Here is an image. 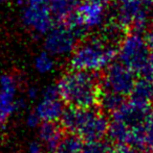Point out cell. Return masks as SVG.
<instances>
[{
  "label": "cell",
  "mask_w": 153,
  "mask_h": 153,
  "mask_svg": "<svg viewBox=\"0 0 153 153\" xmlns=\"http://www.w3.org/2000/svg\"><path fill=\"white\" fill-rule=\"evenodd\" d=\"M65 104L80 108H93L99 105L102 94V77L96 72L72 69L57 83Z\"/></svg>",
  "instance_id": "6da1fadb"
},
{
  "label": "cell",
  "mask_w": 153,
  "mask_h": 153,
  "mask_svg": "<svg viewBox=\"0 0 153 153\" xmlns=\"http://www.w3.org/2000/svg\"><path fill=\"white\" fill-rule=\"evenodd\" d=\"M60 124L64 130L79 135L84 142H91L107 135L109 120L98 109L68 106L64 109Z\"/></svg>",
  "instance_id": "7a4b0ae2"
},
{
  "label": "cell",
  "mask_w": 153,
  "mask_h": 153,
  "mask_svg": "<svg viewBox=\"0 0 153 153\" xmlns=\"http://www.w3.org/2000/svg\"><path fill=\"white\" fill-rule=\"evenodd\" d=\"M118 53V47L101 36H91L82 40L76 47L70 59L72 69L99 72L105 70Z\"/></svg>",
  "instance_id": "3957f363"
},
{
  "label": "cell",
  "mask_w": 153,
  "mask_h": 153,
  "mask_svg": "<svg viewBox=\"0 0 153 153\" xmlns=\"http://www.w3.org/2000/svg\"><path fill=\"white\" fill-rule=\"evenodd\" d=\"M150 52L151 48L146 38H143L139 32L129 31L121 41L118 55L120 62L139 77L151 78Z\"/></svg>",
  "instance_id": "277c9868"
},
{
  "label": "cell",
  "mask_w": 153,
  "mask_h": 153,
  "mask_svg": "<svg viewBox=\"0 0 153 153\" xmlns=\"http://www.w3.org/2000/svg\"><path fill=\"white\" fill-rule=\"evenodd\" d=\"M136 81V74L123 62H111L102 76V89L127 97Z\"/></svg>",
  "instance_id": "5b68a950"
},
{
  "label": "cell",
  "mask_w": 153,
  "mask_h": 153,
  "mask_svg": "<svg viewBox=\"0 0 153 153\" xmlns=\"http://www.w3.org/2000/svg\"><path fill=\"white\" fill-rule=\"evenodd\" d=\"M79 39L66 25L55 24L46 33L44 41L45 50L51 55H65L74 52Z\"/></svg>",
  "instance_id": "8992f818"
},
{
  "label": "cell",
  "mask_w": 153,
  "mask_h": 153,
  "mask_svg": "<svg viewBox=\"0 0 153 153\" xmlns=\"http://www.w3.org/2000/svg\"><path fill=\"white\" fill-rule=\"evenodd\" d=\"M22 22L36 36L46 34L56 24L49 10V5L32 4H26L23 10Z\"/></svg>",
  "instance_id": "52a82bcc"
},
{
  "label": "cell",
  "mask_w": 153,
  "mask_h": 153,
  "mask_svg": "<svg viewBox=\"0 0 153 153\" xmlns=\"http://www.w3.org/2000/svg\"><path fill=\"white\" fill-rule=\"evenodd\" d=\"M152 106L139 104L129 100L126 101L118 111L112 113V119L118 120L130 127L143 126Z\"/></svg>",
  "instance_id": "ba28073f"
},
{
  "label": "cell",
  "mask_w": 153,
  "mask_h": 153,
  "mask_svg": "<svg viewBox=\"0 0 153 153\" xmlns=\"http://www.w3.org/2000/svg\"><path fill=\"white\" fill-rule=\"evenodd\" d=\"M109 2L110 0H81L77 14L84 26L88 29L99 26L104 20L105 8Z\"/></svg>",
  "instance_id": "9c48e42d"
},
{
  "label": "cell",
  "mask_w": 153,
  "mask_h": 153,
  "mask_svg": "<svg viewBox=\"0 0 153 153\" xmlns=\"http://www.w3.org/2000/svg\"><path fill=\"white\" fill-rule=\"evenodd\" d=\"M64 128L58 121H42L39 125V137L48 153H54L64 137Z\"/></svg>",
  "instance_id": "30bf717a"
},
{
  "label": "cell",
  "mask_w": 153,
  "mask_h": 153,
  "mask_svg": "<svg viewBox=\"0 0 153 153\" xmlns=\"http://www.w3.org/2000/svg\"><path fill=\"white\" fill-rule=\"evenodd\" d=\"M64 101L61 97L48 98L43 97L42 101L37 105L35 111L37 113L41 121H60L63 111L65 109Z\"/></svg>",
  "instance_id": "8fae6325"
},
{
  "label": "cell",
  "mask_w": 153,
  "mask_h": 153,
  "mask_svg": "<svg viewBox=\"0 0 153 153\" xmlns=\"http://www.w3.org/2000/svg\"><path fill=\"white\" fill-rule=\"evenodd\" d=\"M129 100L139 104L149 105L153 104V80L148 77H139L136 79L132 91L129 95Z\"/></svg>",
  "instance_id": "7c38bea8"
},
{
  "label": "cell",
  "mask_w": 153,
  "mask_h": 153,
  "mask_svg": "<svg viewBox=\"0 0 153 153\" xmlns=\"http://www.w3.org/2000/svg\"><path fill=\"white\" fill-rule=\"evenodd\" d=\"M81 0H50L49 10L56 24L63 23L69 15L77 10Z\"/></svg>",
  "instance_id": "4fadbf2b"
},
{
  "label": "cell",
  "mask_w": 153,
  "mask_h": 153,
  "mask_svg": "<svg viewBox=\"0 0 153 153\" xmlns=\"http://www.w3.org/2000/svg\"><path fill=\"white\" fill-rule=\"evenodd\" d=\"M84 140L75 133L64 134L54 153H83Z\"/></svg>",
  "instance_id": "5bb4252c"
},
{
  "label": "cell",
  "mask_w": 153,
  "mask_h": 153,
  "mask_svg": "<svg viewBox=\"0 0 153 153\" xmlns=\"http://www.w3.org/2000/svg\"><path fill=\"white\" fill-rule=\"evenodd\" d=\"M125 98L126 97L118 94V93L105 91V90L102 89V94H101L100 97L99 105L102 107L103 111L112 114L115 111H118L126 102V99Z\"/></svg>",
  "instance_id": "9a60e30c"
},
{
  "label": "cell",
  "mask_w": 153,
  "mask_h": 153,
  "mask_svg": "<svg viewBox=\"0 0 153 153\" xmlns=\"http://www.w3.org/2000/svg\"><path fill=\"white\" fill-rule=\"evenodd\" d=\"M83 153H116L115 145L108 142L98 140V141L85 142Z\"/></svg>",
  "instance_id": "2e32d148"
},
{
  "label": "cell",
  "mask_w": 153,
  "mask_h": 153,
  "mask_svg": "<svg viewBox=\"0 0 153 153\" xmlns=\"http://www.w3.org/2000/svg\"><path fill=\"white\" fill-rule=\"evenodd\" d=\"M55 67V62H54L51 54L48 53L46 50L44 52H41L40 54L36 57L35 59V68L37 69L38 72L45 74V73L50 72Z\"/></svg>",
  "instance_id": "e0dca14e"
},
{
  "label": "cell",
  "mask_w": 153,
  "mask_h": 153,
  "mask_svg": "<svg viewBox=\"0 0 153 153\" xmlns=\"http://www.w3.org/2000/svg\"><path fill=\"white\" fill-rule=\"evenodd\" d=\"M144 131H145L146 151L153 152V107L150 109V113L144 124Z\"/></svg>",
  "instance_id": "ac0fdd59"
},
{
  "label": "cell",
  "mask_w": 153,
  "mask_h": 153,
  "mask_svg": "<svg viewBox=\"0 0 153 153\" xmlns=\"http://www.w3.org/2000/svg\"><path fill=\"white\" fill-rule=\"evenodd\" d=\"M27 124L31 127H37L41 124V119L39 118V116L35 111L29 114V117H27Z\"/></svg>",
  "instance_id": "d6986e66"
},
{
  "label": "cell",
  "mask_w": 153,
  "mask_h": 153,
  "mask_svg": "<svg viewBox=\"0 0 153 153\" xmlns=\"http://www.w3.org/2000/svg\"><path fill=\"white\" fill-rule=\"evenodd\" d=\"M45 147L39 142H32L29 146V153H44Z\"/></svg>",
  "instance_id": "ffe728a7"
},
{
  "label": "cell",
  "mask_w": 153,
  "mask_h": 153,
  "mask_svg": "<svg viewBox=\"0 0 153 153\" xmlns=\"http://www.w3.org/2000/svg\"><path fill=\"white\" fill-rule=\"evenodd\" d=\"M11 115H12V113L8 108H5V107L0 104V127L5 124Z\"/></svg>",
  "instance_id": "44dd1931"
},
{
  "label": "cell",
  "mask_w": 153,
  "mask_h": 153,
  "mask_svg": "<svg viewBox=\"0 0 153 153\" xmlns=\"http://www.w3.org/2000/svg\"><path fill=\"white\" fill-rule=\"evenodd\" d=\"M146 40H147V43L150 48L153 49V22L148 27L147 34H146Z\"/></svg>",
  "instance_id": "7402d4cb"
},
{
  "label": "cell",
  "mask_w": 153,
  "mask_h": 153,
  "mask_svg": "<svg viewBox=\"0 0 153 153\" xmlns=\"http://www.w3.org/2000/svg\"><path fill=\"white\" fill-rule=\"evenodd\" d=\"M25 2L32 5H49L50 0H25Z\"/></svg>",
  "instance_id": "603a6c76"
},
{
  "label": "cell",
  "mask_w": 153,
  "mask_h": 153,
  "mask_svg": "<svg viewBox=\"0 0 153 153\" xmlns=\"http://www.w3.org/2000/svg\"><path fill=\"white\" fill-rule=\"evenodd\" d=\"M27 96H29L31 99H36V98H37V96H38L37 88H35V87L29 88V89L27 90Z\"/></svg>",
  "instance_id": "cb8c5ba5"
},
{
  "label": "cell",
  "mask_w": 153,
  "mask_h": 153,
  "mask_svg": "<svg viewBox=\"0 0 153 153\" xmlns=\"http://www.w3.org/2000/svg\"><path fill=\"white\" fill-rule=\"evenodd\" d=\"M150 69H151V79L153 80V49L150 52Z\"/></svg>",
  "instance_id": "d4e9b609"
},
{
  "label": "cell",
  "mask_w": 153,
  "mask_h": 153,
  "mask_svg": "<svg viewBox=\"0 0 153 153\" xmlns=\"http://www.w3.org/2000/svg\"><path fill=\"white\" fill-rule=\"evenodd\" d=\"M118 4H121V3H125V2H128V1H131V0H115Z\"/></svg>",
  "instance_id": "484cf974"
},
{
  "label": "cell",
  "mask_w": 153,
  "mask_h": 153,
  "mask_svg": "<svg viewBox=\"0 0 153 153\" xmlns=\"http://www.w3.org/2000/svg\"><path fill=\"white\" fill-rule=\"evenodd\" d=\"M4 1V0H0V4H1L2 3V2H3Z\"/></svg>",
  "instance_id": "4316f807"
},
{
  "label": "cell",
  "mask_w": 153,
  "mask_h": 153,
  "mask_svg": "<svg viewBox=\"0 0 153 153\" xmlns=\"http://www.w3.org/2000/svg\"><path fill=\"white\" fill-rule=\"evenodd\" d=\"M152 5H153V0H152Z\"/></svg>",
  "instance_id": "83f0119b"
}]
</instances>
